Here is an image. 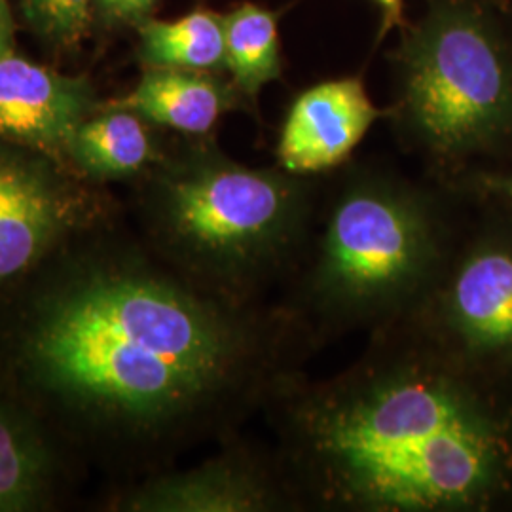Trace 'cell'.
<instances>
[{"label": "cell", "instance_id": "cell-5", "mask_svg": "<svg viewBox=\"0 0 512 512\" xmlns=\"http://www.w3.org/2000/svg\"><path fill=\"white\" fill-rule=\"evenodd\" d=\"M404 99L427 145L456 152L501 126L511 109V84L486 29L475 18L448 14L412 44Z\"/></svg>", "mask_w": 512, "mask_h": 512}, {"label": "cell", "instance_id": "cell-8", "mask_svg": "<svg viewBox=\"0 0 512 512\" xmlns=\"http://www.w3.org/2000/svg\"><path fill=\"white\" fill-rule=\"evenodd\" d=\"M380 116L357 78L332 80L294 101L285 120L279 160L291 173H317L346 160Z\"/></svg>", "mask_w": 512, "mask_h": 512}, {"label": "cell", "instance_id": "cell-17", "mask_svg": "<svg viewBox=\"0 0 512 512\" xmlns=\"http://www.w3.org/2000/svg\"><path fill=\"white\" fill-rule=\"evenodd\" d=\"M158 0H93L95 12L109 23H141Z\"/></svg>", "mask_w": 512, "mask_h": 512}, {"label": "cell", "instance_id": "cell-9", "mask_svg": "<svg viewBox=\"0 0 512 512\" xmlns=\"http://www.w3.org/2000/svg\"><path fill=\"white\" fill-rule=\"evenodd\" d=\"M61 478L59 439L27 404L0 385V512L48 509Z\"/></svg>", "mask_w": 512, "mask_h": 512}, {"label": "cell", "instance_id": "cell-6", "mask_svg": "<svg viewBox=\"0 0 512 512\" xmlns=\"http://www.w3.org/2000/svg\"><path fill=\"white\" fill-rule=\"evenodd\" d=\"M59 162L0 139V298L101 213Z\"/></svg>", "mask_w": 512, "mask_h": 512}, {"label": "cell", "instance_id": "cell-3", "mask_svg": "<svg viewBox=\"0 0 512 512\" xmlns=\"http://www.w3.org/2000/svg\"><path fill=\"white\" fill-rule=\"evenodd\" d=\"M148 224L165 253L213 285H236L291 239L298 202L270 171L203 156L175 165L148 200Z\"/></svg>", "mask_w": 512, "mask_h": 512}, {"label": "cell", "instance_id": "cell-19", "mask_svg": "<svg viewBox=\"0 0 512 512\" xmlns=\"http://www.w3.org/2000/svg\"><path fill=\"white\" fill-rule=\"evenodd\" d=\"M387 14V18L397 19L401 14V6H403V0H376Z\"/></svg>", "mask_w": 512, "mask_h": 512}, {"label": "cell", "instance_id": "cell-10", "mask_svg": "<svg viewBox=\"0 0 512 512\" xmlns=\"http://www.w3.org/2000/svg\"><path fill=\"white\" fill-rule=\"evenodd\" d=\"M270 490L260 475L234 458L162 476L129 492L118 509L135 512H243L266 509Z\"/></svg>", "mask_w": 512, "mask_h": 512}, {"label": "cell", "instance_id": "cell-1", "mask_svg": "<svg viewBox=\"0 0 512 512\" xmlns=\"http://www.w3.org/2000/svg\"><path fill=\"white\" fill-rule=\"evenodd\" d=\"M93 228L0 298V385L57 439L122 454L213 414L245 378L253 338Z\"/></svg>", "mask_w": 512, "mask_h": 512}, {"label": "cell", "instance_id": "cell-13", "mask_svg": "<svg viewBox=\"0 0 512 512\" xmlns=\"http://www.w3.org/2000/svg\"><path fill=\"white\" fill-rule=\"evenodd\" d=\"M154 158L156 143L147 120L110 105L76 129L67 162L92 181H118L141 173Z\"/></svg>", "mask_w": 512, "mask_h": 512}, {"label": "cell", "instance_id": "cell-2", "mask_svg": "<svg viewBox=\"0 0 512 512\" xmlns=\"http://www.w3.org/2000/svg\"><path fill=\"white\" fill-rule=\"evenodd\" d=\"M304 446L330 494L372 511L473 501L495 440L446 376L423 363L370 370L304 410Z\"/></svg>", "mask_w": 512, "mask_h": 512}, {"label": "cell", "instance_id": "cell-4", "mask_svg": "<svg viewBox=\"0 0 512 512\" xmlns=\"http://www.w3.org/2000/svg\"><path fill=\"white\" fill-rule=\"evenodd\" d=\"M431 258L433 234L420 205L393 190L361 188L330 215L317 293L349 313L384 310L420 287Z\"/></svg>", "mask_w": 512, "mask_h": 512}, {"label": "cell", "instance_id": "cell-15", "mask_svg": "<svg viewBox=\"0 0 512 512\" xmlns=\"http://www.w3.org/2000/svg\"><path fill=\"white\" fill-rule=\"evenodd\" d=\"M226 69L239 90L247 95L260 92L281 73L279 31L272 12L243 4L224 16Z\"/></svg>", "mask_w": 512, "mask_h": 512}, {"label": "cell", "instance_id": "cell-18", "mask_svg": "<svg viewBox=\"0 0 512 512\" xmlns=\"http://www.w3.org/2000/svg\"><path fill=\"white\" fill-rule=\"evenodd\" d=\"M14 52V19L8 0H0V59Z\"/></svg>", "mask_w": 512, "mask_h": 512}, {"label": "cell", "instance_id": "cell-12", "mask_svg": "<svg viewBox=\"0 0 512 512\" xmlns=\"http://www.w3.org/2000/svg\"><path fill=\"white\" fill-rule=\"evenodd\" d=\"M450 311L459 334L476 348L512 346V256H473L454 281Z\"/></svg>", "mask_w": 512, "mask_h": 512}, {"label": "cell", "instance_id": "cell-7", "mask_svg": "<svg viewBox=\"0 0 512 512\" xmlns=\"http://www.w3.org/2000/svg\"><path fill=\"white\" fill-rule=\"evenodd\" d=\"M99 110L84 76L10 52L0 59V139L65 164L76 129Z\"/></svg>", "mask_w": 512, "mask_h": 512}, {"label": "cell", "instance_id": "cell-20", "mask_svg": "<svg viewBox=\"0 0 512 512\" xmlns=\"http://www.w3.org/2000/svg\"><path fill=\"white\" fill-rule=\"evenodd\" d=\"M507 190H509V194L512 196V181L511 183L507 184Z\"/></svg>", "mask_w": 512, "mask_h": 512}, {"label": "cell", "instance_id": "cell-16", "mask_svg": "<svg viewBox=\"0 0 512 512\" xmlns=\"http://www.w3.org/2000/svg\"><path fill=\"white\" fill-rule=\"evenodd\" d=\"M93 0H21V16L44 44L73 50L88 37Z\"/></svg>", "mask_w": 512, "mask_h": 512}, {"label": "cell", "instance_id": "cell-11", "mask_svg": "<svg viewBox=\"0 0 512 512\" xmlns=\"http://www.w3.org/2000/svg\"><path fill=\"white\" fill-rule=\"evenodd\" d=\"M112 105L131 110L150 124L202 135L230 107V92L203 71L148 67L135 90Z\"/></svg>", "mask_w": 512, "mask_h": 512}, {"label": "cell", "instance_id": "cell-14", "mask_svg": "<svg viewBox=\"0 0 512 512\" xmlns=\"http://www.w3.org/2000/svg\"><path fill=\"white\" fill-rule=\"evenodd\" d=\"M141 57L148 67L217 71L226 67L224 18L194 10L175 21L145 19L139 23Z\"/></svg>", "mask_w": 512, "mask_h": 512}]
</instances>
